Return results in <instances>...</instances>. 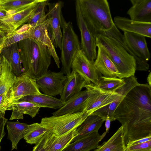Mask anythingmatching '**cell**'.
<instances>
[{
	"mask_svg": "<svg viewBox=\"0 0 151 151\" xmlns=\"http://www.w3.org/2000/svg\"><path fill=\"white\" fill-rule=\"evenodd\" d=\"M123 127L126 147L132 142L151 136V87L139 84L122 99L114 113Z\"/></svg>",
	"mask_w": 151,
	"mask_h": 151,
	"instance_id": "1",
	"label": "cell"
},
{
	"mask_svg": "<svg viewBox=\"0 0 151 151\" xmlns=\"http://www.w3.org/2000/svg\"><path fill=\"white\" fill-rule=\"evenodd\" d=\"M17 43L23 74L35 79L41 76L48 70L51 62L47 48L31 38Z\"/></svg>",
	"mask_w": 151,
	"mask_h": 151,
	"instance_id": "2",
	"label": "cell"
},
{
	"mask_svg": "<svg viewBox=\"0 0 151 151\" xmlns=\"http://www.w3.org/2000/svg\"><path fill=\"white\" fill-rule=\"evenodd\" d=\"M81 12L90 32L95 38L114 25L107 0H78Z\"/></svg>",
	"mask_w": 151,
	"mask_h": 151,
	"instance_id": "3",
	"label": "cell"
},
{
	"mask_svg": "<svg viewBox=\"0 0 151 151\" xmlns=\"http://www.w3.org/2000/svg\"><path fill=\"white\" fill-rule=\"evenodd\" d=\"M96 43L101 44L117 69L118 78L123 79L134 76L135 61L133 56L119 43L111 38L99 35L95 37Z\"/></svg>",
	"mask_w": 151,
	"mask_h": 151,
	"instance_id": "4",
	"label": "cell"
},
{
	"mask_svg": "<svg viewBox=\"0 0 151 151\" xmlns=\"http://www.w3.org/2000/svg\"><path fill=\"white\" fill-rule=\"evenodd\" d=\"M61 27L62 28L60 60L62 63L61 70L65 75L71 71L72 64L77 52L80 50V43L74 31L72 23L67 22L62 16Z\"/></svg>",
	"mask_w": 151,
	"mask_h": 151,
	"instance_id": "5",
	"label": "cell"
},
{
	"mask_svg": "<svg viewBox=\"0 0 151 151\" xmlns=\"http://www.w3.org/2000/svg\"><path fill=\"white\" fill-rule=\"evenodd\" d=\"M90 115L84 111L42 118L40 124L48 132L57 136L64 135L78 128Z\"/></svg>",
	"mask_w": 151,
	"mask_h": 151,
	"instance_id": "6",
	"label": "cell"
},
{
	"mask_svg": "<svg viewBox=\"0 0 151 151\" xmlns=\"http://www.w3.org/2000/svg\"><path fill=\"white\" fill-rule=\"evenodd\" d=\"M76 20L81 36V49L90 60L94 62L97 55L95 38L88 29L81 14L78 0L75 2Z\"/></svg>",
	"mask_w": 151,
	"mask_h": 151,
	"instance_id": "7",
	"label": "cell"
},
{
	"mask_svg": "<svg viewBox=\"0 0 151 151\" xmlns=\"http://www.w3.org/2000/svg\"><path fill=\"white\" fill-rule=\"evenodd\" d=\"M66 79V76L61 71L55 72L48 70L36 80L40 91L44 94L53 96L61 94Z\"/></svg>",
	"mask_w": 151,
	"mask_h": 151,
	"instance_id": "8",
	"label": "cell"
},
{
	"mask_svg": "<svg viewBox=\"0 0 151 151\" xmlns=\"http://www.w3.org/2000/svg\"><path fill=\"white\" fill-rule=\"evenodd\" d=\"M48 11L46 14L48 22V30L51 41L55 46L60 50L62 33L61 29L62 9L63 2L59 1L54 3H48Z\"/></svg>",
	"mask_w": 151,
	"mask_h": 151,
	"instance_id": "9",
	"label": "cell"
},
{
	"mask_svg": "<svg viewBox=\"0 0 151 151\" xmlns=\"http://www.w3.org/2000/svg\"><path fill=\"white\" fill-rule=\"evenodd\" d=\"M94 63L88 60L81 50L73 59L71 70L78 73L88 84L92 83L97 85L102 75L96 68Z\"/></svg>",
	"mask_w": 151,
	"mask_h": 151,
	"instance_id": "10",
	"label": "cell"
},
{
	"mask_svg": "<svg viewBox=\"0 0 151 151\" xmlns=\"http://www.w3.org/2000/svg\"><path fill=\"white\" fill-rule=\"evenodd\" d=\"M40 1L37 0L33 4L22 11L6 14L4 17H0V29L6 35H9L28 22Z\"/></svg>",
	"mask_w": 151,
	"mask_h": 151,
	"instance_id": "11",
	"label": "cell"
},
{
	"mask_svg": "<svg viewBox=\"0 0 151 151\" xmlns=\"http://www.w3.org/2000/svg\"><path fill=\"white\" fill-rule=\"evenodd\" d=\"M41 93L36 79L24 74L17 77L11 89L9 108L12 104L18 101L24 97Z\"/></svg>",
	"mask_w": 151,
	"mask_h": 151,
	"instance_id": "12",
	"label": "cell"
},
{
	"mask_svg": "<svg viewBox=\"0 0 151 151\" xmlns=\"http://www.w3.org/2000/svg\"><path fill=\"white\" fill-rule=\"evenodd\" d=\"M93 91L87 99L83 111L89 115L98 109L109 104L121 96L117 92H106L96 88L91 83Z\"/></svg>",
	"mask_w": 151,
	"mask_h": 151,
	"instance_id": "13",
	"label": "cell"
},
{
	"mask_svg": "<svg viewBox=\"0 0 151 151\" xmlns=\"http://www.w3.org/2000/svg\"><path fill=\"white\" fill-rule=\"evenodd\" d=\"M48 22L47 19L43 22L31 27V38L46 46L58 68L60 61L57 53L55 46L52 42L49 32Z\"/></svg>",
	"mask_w": 151,
	"mask_h": 151,
	"instance_id": "14",
	"label": "cell"
},
{
	"mask_svg": "<svg viewBox=\"0 0 151 151\" xmlns=\"http://www.w3.org/2000/svg\"><path fill=\"white\" fill-rule=\"evenodd\" d=\"M85 88L86 90L73 96L63 106L53 112V115L58 116L83 111L86 102L93 91L91 83L87 84Z\"/></svg>",
	"mask_w": 151,
	"mask_h": 151,
	"instance_id": "15",
	"label": "cell"
},
{
	"mask_svg": "<svg viewBox=\"0 0 151 151\" xmlns=\"http://www.w3.org/2000/svg\"><path fill=\"white\" fill-rule=\"evenodd\" d=\"M114 24L124 32L136 33L146 37H151V23L134 21L124 17L116 16L114 19Z\"/></svg>",
	"mask_w": 151,
	"mask_h": 151,
	"instance_id": "16",
	"label": "cell"
},
{
	"mask_svg": "<svg viewBox=\"0 0 151 151\" xmlns=\"http://www.w3.org/2000/svg\"><path fill=\"white\" fill-rule=\"evenodd\" d=\"M124 36L125 42L134 55L147 61L151 57L147 46L145 37L137 34L124 32Z\"/></svg>",
	"mask_w": 151,
	"mask_h": 151,
	"instance_id": "17",
	"label": "cell"
},
{
	"mask_svg": "<svg viewBox=\"0 0 151 151\" xmlns=\"http://www.w3.org/2000/svg\"><path fill=\"white\" fill-rule=\"evenodd\" d=\"M98 51L94 65L103 76L108 77H117L119 73L117 69L111 60L103 46L96 43Z\"/></svg>",
	"mask_w": 151,
	"mask_h": 151,
	"instance_id": "18",
	"label": "cell"
},
{
	"mask_svg": "<svg viewBox=\"0 0 151 151\" xmlns=\"http://www.w3.org/2000/svg\"><path fill=\"white\" fill-rule=\"evenodd\" d=\"M67 79L60 99L65 102L73 96L81 91L88 84L85 79L78 73L74 70L66 76Z\"/></svg>",
	"mask_w": 151,
	"mask_h": 151,
	"instance_id": "19",
	"label": "cell"
},
{
	"mask_svg": "<svg viewBox=\"0 0 151 151\" xmlns=\"http://www.w3.org/2000/svg\"><path fill=\"white\" fill-rule=\"evenodd\" d=\"M132 6L127 12L130 19L151 23V0H130Z\"/></svg>",
	"mask_w": 151,
	"mask_h": 151,
	"instance_id": "20",
	"label": "cell"
},
{
	"mask_svg": "<svg viewBox=\"0 0 151 151\" xmlns=\"http://www.w3.org/2000/svg\"><path fill=\"white\" fill-rule=\"evenodd\" d=\"M77 128L60 136H57L47 132L45 135V151H62L77 136Z\"/></svg>",
	"mask_w": 151,
	"mask_h": 151,
	"instance_id": "21",
	"label": "cell"
},
{
	"mask_svg": "<svg viewBox=\"0 0 151 151\" xmlns=\"http://www.w3.org/2000/svg\"><path fill=\"white\" fill-rule=\"evenodd\" d=\"M17 76L11 66L4 56L0 58V95L10 92Z\"/></svg>",
	"mask_w": 151,
	"mask_h": 151,
	"instance_id": "22",
	"label": "cell"
},
{
	"mask_svg": "<svg viewBox=\"0 0 151 151\" xmlns=\"http://www.w3.org/2000/svg\"><path fill=\"white\" fill-rule=\"evenodd\" d=\"M101 135L94 132L70 144L62 151H90L99 147Z\"/></svg>",
	"mask_w": 151,
	"mask_h": 151,
	"instance_id": "23",
	"label": "cell"
},
{
	"mask_svg": "<svg viewBox=\"0 0 151 151\" xmlns=\"http://www.w3.org/2000/svg\"><path fill=\"white\" fill-rule=\"evenodd\" d=\"M40 108L31 102L19 101L12 104L8 109V110H12L9 119H23L24 114L28 115L32 118H34L38 114Z\"/></svg>",
	"mask_w": 151,
	"mask_h": 151,
	"instance_id": "24",
	"label": "cell"
},
{
	"mask_svg": "<svg viewBox=\"0 0 151 151\" xmlns=\"http://www.w3.org/2000/svg\"><path fill=\"white\" fill-rule=\"evenodd\" d=\"M105 121L99 116L93 114L88 116L77 129V135L72 142L94 132H98Z\"/></svg>",
	"mask_w": 151,
	"mask_h": 151,
	"instance_id": "25",
	"label": "cell"
},
{
	"mask_svg": "<svg viewBox=\"0 0 151 151\" xmlns=\"http://www.w3.org/2000/svg\"><path fill=\"white\" fill-rule=\"evenodd\" d=\"M19 101L31 102L40 108L54 109H59L63 106L65 103L60 99L42 93L27 96L21 98Z\"/></svg>",
	"mask_w": 151,
	"mask_h": 151,
	"instance_id": "26",
	"label": "cell"
},
{
	"mask_svg": "<svg viewBox=\"0 0 151 151\" xmlns=\"http://www.w3.org/2000/svg\"><path fill=\"white\" fill-rule=\"evenodd\" d=\"M1 55L5 57L8 60L17 77L23 74L24 69L17 43L3 48Z\"/></svg>",
	"mask_w": 151,
	"mask_h": 151,
	"instance_id": "27",
	"label": "cell"
},
{
	"mask_svg": "<svg viewBox=\"0 0 151 151\" xmlns=\"http://www.w3.org/2000/svg\"><path fill=\"white\" fill-rule=\"evenodd\" d=\"M8 131L7 139L12 144V151L17 149V144L19 141L24 138L29 124L16 122L7 121L6 123Z\"/></svg>",
	"mask_w": 151,
	"mask_h": 151,
	"instance_id": "28",
	"label": "cell"
},
{
	"mask_svg": "<svg viewBox=\"0 0 151 151\" xmlns=\"http://www.w3.org/2000/svg\"><path fill=\"white\" fill-rule=\"evenodd\" d=\"M126 149L122 126L107 142L99 145L98 151H126Z\"/></svg>",
	"mask_w": 151,
	"mask_h": 151,
	"instance_id": "29",
	"label": "cell"
},
{
	"mask_svg": "<svg viewBox=\"0 0 151 151\" xmlns=\"http://www.w3.org/2000/svg\"><path fill=\"white\" fill-rule=\"evenodd\" d=\"M47 132L40 123H33L29 124L23 138L27 143L35 144Z\"/></svg>",
	"mask_w": 151,
	"mask_h": 151,
	"instance_id": "30",
	"label": "cell"
},
{
	"mask_svg": "<svg viewBox=\"0 0 151 151\" xmlns=\"http://www.w3.org/2000/svg\"><path fill=\"white\" fill-rule=\"evenodd\" d=\"M37 0H0V6L2 10L6 12H17L26 9L35 3Z\"/></svg>",
	"mask_w": 151,
	"mask_h": 151,
	"instance_id": "31",
	"label": "cell"
},
{
	"mask_svg": "<svg viewBox=\"0 0 151 151\" xmlns=\"http://www.w3.org/2000/svg\"><path fill=\"white\" fill-rule=\"evenodd\" d=\"M125 83L123 79L117 77H108L102 76L98 84L95 87L101 90L109 92H114Z\"/></svg>",
	"mask_w": 151,
	"mask_h": 151,
	"instance_id": "32",
	"label": "cell"
},
{
	"mask_svg": "<svg viewBox=\"0 0 151 151\" xmlns=\"http://www.w3.org/2000/svg\"><path fill=\"white\" fill-rule=\"evenodd\" d=\"M49 1L40 0L37 4L34 13L27 22L31 27L44 21L47 19L45 9Z\"/></svg>",
	"mask_w": 151,
	"mask_h": 151,
	"instance_id": "33",
	"label": "cell"
},
{
	"mask_svg": "<svg viewBox=\"0 0 151 151\" xmlns=\"http://www.w3.org/2000/svg\"><path fill=\"white\" fill-rule=\"evenodd\" d=\"M124 98L120 96L111 103L96 110L92 114L98 115L105 121L107 117L109 118L111 122L115 120L114 118L115 111Z\"/></svg>",
	"mask_w": 151,
	"mask_h": 151,
	"instance_id": "34",
	"label": "cell"
},
{
	"mask_svg": "<svg viewBox=\"0 0 151 151\" xmlns=\"http://www.w3.org/2000/svg\"><path fill=\"white\" fill-rule=\"evenodd\" d=\"M30 28L23 32L17 33L14 31L10 34L6 35L2 49L23 40L31 38Z\"/></svg>",
	"mask_w": 151,
	"mask_h": 151,
	"instance_id": "35",
	"label": "cell"
},
{
	"mask_svg": "<svg viewBox=\"0 0 151 151\" xmlns=\"http://www.w3.org/2000/svg\"><path fill=\"white\" fill-rule=\"evenodd\" d=\"M123 79L125 83L115 91L124 97L132 88L140 83H138L137 78L134 76Z\"/></svg>",
	"mask_w": 151,
	"mask_h": 151,
	"instance_id": "36",
	"label": "cell"
},
{
	"mask_svg": "<svg viewBox=\"0 0 151 151\" xmlns=\"http://www.w3.org/2000/svg\"><path fill=\"white\" fill-rule=\"evenodd\" d=\"M10 92L0 95V115L4 116L5 112L9 107Z\"/></svg>",
	"mask_w": 151,
	"mask_h": 151,
	"instance_id": "37",
	"label": "cell"
},
{
	"mask_svg": "<svg viewBox=\"0 0 151 151\" xmlns=\"http://www.w3.org/2000/svg\"><path fill=\"white\" fill-rule=\"evenodd\" d=\"M126 151H151V140L127 147Z\"/></svg>",
	"mask_w": 151,
	"mask_h": 151,
	"instance_id": "38",
	"label": "cell"
},
{
	"mask_svg": "<svg viewBox=\"0 0 151 151\" xmlns=\"http://www.w3.org/2000/svg\"><path fill=\"white\" fill-rule=\"evenodd\" d=\"M7 120L8 119L4 116L0 115V150L1 148L0 146L1 140L6 134L4 131V127Z\"/></svg>",
	"mask_w": 151,
	"mask_h": 151,
	"instance_id": "39",
	"label": "cell"
},
{
	"mask_svg": "<svg viewBox=\"0 0 151 151\" xmlns=\"http://www.w3.org/2000/svg\"><path fill=\"white\" fill-rule=\"evenodd\" d=\"M45 135L35 144L32 151H45L44 146Z\"/></svg>",
	"mask_w": 151,
	"mask_h": 151,
	"instance_id": "40",
	"label": "cell"
},
{
	"mask_svg": "<svg viewBox=\"0 0 151 151\" xmlns=\"http://www.w3.org/2000/svg\"><path fill=\"white\" fill-rule=\"evenodd\" d=\"M150 140H151V136L131 142L127 145L126 147L134 145L143 143Z\"/></svg>",
	"mask_w": 151,
	"mask_h": 151,
	"instance_id": "41",
	"label": "cell"
},
{
	"mask_svg": "<svg viewBox=\"0 0 151 151\" xmlns=\"http://www.w3.org/2000/svg\"><path fill=\"white\" fill-rule=\"evenodd\" d=\"M105 126L106 128V131L102 135H101L100 141L105 136L107 133L108 132L110 128L111 120L109 117L106 118L105 120Z\"/></svg>",
	"mask_w": 151,
	"mask_h": 151,
	"instance_id": "42",
	"label": "cell"
},
{
	"mask_svg": "<svg viewBox=\"0 0 151 151\" xmlns=\"http://www.w3.org/2000/svg\"><path fill=\"white\" fill-rule=\"evenodd\" d=\"M5 36V34L0 33V47L2 49V47L4 43Z\"/></svg>",
	"mask_w": 151,
	"mask_h": 151,
	"instance_id": "43",
	"label": "cell"
},
{
	"mask_svg": "<svg viewBox=\"0 0 151 151\" xmlns=\"http://www.w3.org/2000/svg\"><path fill=\"white\" fill-rule=\"evenodd\" d=\"M147 82L148 85L151 87V72H150L147 78Z\"/></svg>",
	"mask_w": 151,
	"mask_h": 151,
	"instance_id": "44",
	"label": "cell"
},
{
	"mask_svg": "<svg viewBox=\"0 0 151 151\" xmlns=\"http://www.w3.org/2000/svg\"><path fill=\"white\" fill-rule=\"evenodd\" d=\"M6 12L3 10L0 11V17L5 16L6 15Z\"/></svg>",
	"mask_w": 151,
	"mask_h": 151,
	"instance_id": "45",
	"label": "cell"
},
{
	"mask_svg": "<svg viewBox=\"0 0 151 151\" xmlns=\"http://www.w3.org/2000/svg\"><path fill=\"white\" fill-rule=\"evenodd\" d=\"M99 149V147L96 149L94 150L93 151H98Z\"/></svg>",
	"mask_w": 151,
	"mask_h": 151,
	"instance_id": "46",
	"label": "cell"
},
{
	"mask_svg": "<svg viewBox=\"0 0 151 151\" xmlns=\"http://www.w3.org/2000/svg\"><path fill=\"white\" fill-rule=\"evenodd\" d=\"M0 33H4L0 29Z\"/></svg>",
	"mask_w": 151,
	"mask_h": 151,
	"instance_id": "47",
	"label": "cell"
},
{
	"mask_svg": "<svg viewBox=\"0 0 151 151\" xmlns=\"http://www.w3.org/2000/svg\"><path fill=\"white\" fill-rule=\"evenodd\" d=\"M2 10L0 6V11Z\"/></svg>",
	"mask_w": 151,
	"mask_h": 151,
	"instance_id": "48",
	"label": "cell"
},
{
	"mask_svg": "<svg viewBox=\"0 0 151 151\" xmlns=\"http://www.w3.org/2000/svg\"><path fill=\"white\" fill-rule=\"evenodd\" d=\"M1 56V54H0V58Z\"/></svg>",
	"mask_w": 151,
	"mask_h": 151,
	"instance_id": "49",
	"label": "cell"
}]
</instances>
